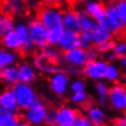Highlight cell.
<instances>
[{
	"mask_svg": "<svg viewBox=\"0 0 126 126\" xmlns=\"http://www.w3.org/2000/svg\"><path fill=\"white\" fill-rule=\"evenodd\" d=\"M74 125L75 126H95L93 124V122L87 116V114H78Z\"/></svg>",
	"mask_w": 126,
	"mask_h": 126,
	"instance_id": "836d02e7",
	"label": "cell"
},
{
	"mask_svg": "<svg viewBox=\"0 0 126 126\" xmlns=\"http://www.w3.org/2000/svg\"><path fill=\"white\" fill-rule=\"evenodd\" d=\"M87 51H88V57H89V60H94V59L99 58L100 53L98 52V50L96 49V47H92V48L88 49Z\"/></svg>",
	"mask_w": 126,
	"mask_h": 126,
	"instance_id": "ab89813d",
	"label": "cell"
},
{
	"mask_svg": "<svg viewBox=\"0 0 126 126\" xmlns=\"http://www.w3.org/2000/svg\"><path fill=\"white\" fill-rule=\"evenodd\" d=\"M0 122H1V126H17L18 122H19V119H18L17 114H13Z\"/></svg>",
	"mask_w": 126,
	"mask_h": 126,
	"instance_id": "8d00e7d4",
	"label": "cell"
},
{
	"mask_svg": "<svg viewBox=\"0 0 126 126\" xmlns=\"http://www.w3.org/2000/svg\"><path fill=\"white\" fill-rule=\"evenodd\" d=\"M0 1H3V0H0Z\"/></svg>",
	"mask_w": 126,
	"mask_h": 126,
	"instance_id": "816d5d0a",
	"label": "cell"
},
{
	"mask_svg": "<svg viewBox=\"0 0 126 126\" xmlns=\"http://www.w3.org/2000/svg\"><path fill=\"white\" fill-rule=\"evenodd\" d=\"M70 75L65 71L60 70L56 73L49 75L48 86L52 94L58 97H62L70 90Z\"/></svg>",
	"mask_w": 126,
	"mask_h": 126,
	"instance_id": "8992f818",
	"label": "cell"
},
{
	"mask_svg": "<svg viewBox=\"0 0 126 126\" xmlns=\"http://www.w3.org/2000/svg\"><path fill=\"white\" fill-rule=\"evenodd\" d=\"M76 47H79V34L72 31H64L62 39L58 44V48L62 52H65Z\"/></svg>",
	"mask_w": 126,
	"mask_h": 126,
	"instance_id": "5bb4252c",
	"label": "cell"
},
{
	"mask_svg": "<svg viewBox=\"0 0 126 126\" xmlns=\"http://www.w3.org/2000/svg\"><path fill=\"white\" fill-rule=\"evenodd\" d=\"M78 111L75 108L67 105H63L56 109L57 122L58 125H71L74 124L78 116Z\"/></svg>",
	"mask_w": 126,
	"mask_h": 126,
	"instance_id": "8fae6325",
	"label": "cell"
},
{
	"mask_svg": "<svg viewBox=\"0 0 126 126\" xmlns=\"http://www.w3.org/2000/svg\"><path fill=\"white\" fill-rule=\"evenodd\" d=\"M33 65L35 66V68L39 72H41L42 74L45 75H51L56 72L60 71L59 64L50 61L49 59H47L42 52L37 53L33 59Z\"/></svg>",
	"mask_w": 126,
	"mask_h": 126,
	"instance_id": "30bf717a",
	"label": "cell"
},
{
	"mask_svg": "<svg viewBox=\"0 0 126 126\" xmlns=\"http://www.w3.org/2000/svg\"><path fill=\"white\" fill-rule=\"evenodd\" d=\"M14 31L16 32L21 41H25L29 37V29H28V24L25 23H18L14 26Z\"/></svg>",
	"mask_w": 126,
	"mask_h": 126,
	"instance_id": "4dcf8cb0",
	"label": "cell"
},
{
	"mask_svg": "<svg viewBox=\"0 0 126 126\" xmlns=\"http://www.w3.org/2000/svg\"><path fill=\"white\" fill-rule=\"evenodd\" d=\"M124 115H125V118H126V112H125V113H124Z\"/></svg>",
	"mask_w": 126,
	"mask_h": 126,
	"instance_id": "681fc988",
	"label": "cell"
},
{
	"mask_svg": "<svg viewBox=\"0 0 126 126\" xmlns=\"http://www.w3.org/2000/svg\"><path fill=\"white\" fill-rule=\"evenodd\" d=\"M0 126H1V122H0Z\"/></svg>",
	"mask_w": 126,
	"mask_h": 126,
	"instance_id": "f907efd6",
	"label": "cell"
},
{
	"mask_svg": "<svg viewBox=\"0 0 126 126\" xmlns=\"http://www.w3.org/2000/svg\"><path fill=\"white\" fill-rule=\"evenodd\" d=\"M57 126H75L74 124H71V125H57Z\"/></svg>",
	"mask_w": 126,
	"mask_h": 126,
	"instance_id": "bcb514c9",
	"label": "cell"
},
{
	"mask_svg": "<svg viewBox=\"0 0 126 126\" xmlns=\"http://www.w3.org/2000/svg\"><path fill=\"white\" fill-rule=\"evenodd\" d=\"M18 66V78L20 82L32 83L36 79V68L33 63L30 62H21Z\"/></svg>",
	"mask_w": 126,
	"mask_h": 126,
	"instance_id": "7c38bea8",
	"label": "cell"
},
{
	"mask_svg": "<svg viewBox=\"0 0 126 126\" xmlns=\"http://www.w3.org/2000/svg\"><path fill=\"white\" fill-rule=\"evenodd\" d=\"M107 59H108L109 61H114V60H116L118 58H116V57L113 55L112 52H110V53H108V55H107Z\"/></svg>",
	"mask_w": 126,
	"mask_h": 126,
	"instance_id": "f6af8a7d",
	"label": "cell"
},
{
	"mask_svg": "<svg viewBox=\"0 0 126 126\" xmlns=\"http://www.w3.org/2000/svg\"><path fill=\"white\" fill-rule=\"evenodd\" d=\"M113 44H114V42L110 41V42H107V43L100 44V45L95 46V47H96V49L98 50V52L100 53V55H105V56H107L108 53H110V52L112 51Z\"/></svg>",
	"mask_w": 126,
	"mask_h": 126,
	"instance_id": "e575fe53",
	"label": "cell"
},
{
	"mask_svg": "<svg viewBox=\"0 0 126 126\" xmlns=\"http://www.w3.org/2000/svg\"><path fill=\"white\" fill-rule=\"evenodd\" d=\"M89 57H88V51L80 47L68 50V51L63 52L62 56V62L66 65L67 67H75V68H81L87 65L89 62Z\"/></svg>",
	"mask_w": 126,
	"mask_h": 126,
	"instance_id": "52a82bcc",
	"label": "cell"
},
{
	"mask_svg": "<svg viewBox=\"0 0 126 126\" xmlns=\"http://www.w3.org/2000/svg\"><path fill=\"white\" fill-rule=\"evenodd\" d=\"M0 81L7 87H13L15 83H17L19 81L17 65H10L0 71Z\"/></svg>",
	"mask_w": 126,
	"mask_h": 126,
	"instance_id": "2e32d148",
	"label": "cell"
},
{
	"mask_svg": "<svg viewBox=\"0 0 126 126\" xmlns=\"http://www.w3.org/2000/svg\"><path fill=\"white\" fill-rule=\"evenodd\" d=\"M111 52L118 59L123 57L126 53V42H124V41H118V42H114Z\"/></svg>",
	"mask_w": 126,
	"mask_h": 126,
	"instance_id": "1f68e13d",
	"label": "cell"
},
{
	"mask_svg": "<svg viewBox=\"0 0 126 126\" xmlns=\"http://www.w3.org/2000/svg\"><path fill=\"white\" fill-rule=\"evenodd\" d=\"M108 104L110 108L119 113L126 112V87L114 82L109 88Z\"/></svg>",
	"mask_w": 126,
	"mask_h": 126,
	"instance_id": "5b68a950",
	"label": "cell"
},
{
	"mask_svg": "<svg viewBox=\"0 0 126 126\" xmlns=\"http://www.w3.org/2000/svg\"><path fill=\"white\" fill-rule=\"evenodd\" d=\"M116 10H118L120 20L123 24V26L126 28V0H118Z\"/></svg>",
	"mask_w": 126,
	"mask_h": 126,
	"instance_id": "d6a6232c",
	"label": "cell"
},
{
	"mask_svg": "<svg viewBox=\"0 0 126 126\" xmlns=\"http://www.w3.org/2000/svg\"><path fill=\"white\" fill-rule=\"evenodd\" d=\"M49 108L44 102L39 99L28 109L24 110L23 118L31 126H43L45 124Z\"/></svg>",
	"mask_w": 126,
	"mask_h": 126,
	"instance_id": "7a4b0ae2",
	"label": "cell"
},
{
	"mask_svg": "<svg viewBox=\"0 0 126 126\" xmlns=\"http://www.w3.org/2000/svg\"><path fill=\"white\" fill-rule=\"evenodd\" d=\"M99 126H107V125H105V124H104V125H99Z\"/></svg>",
	"mask_w": 126,
	"mask_h": 126,
	"instance_id": "c3c4849f",
	"label": "cell"
},
{
	"mask_svg": "<svg viewBox=\"0 0 126 126\" xmlns=\"http://www.w3.org/2000/svg\"><path fill=\"white\" fill-rule=\"evenodd\" d=\"M12 88H13L15 92L17 103L20 110L28 109L29 107H31L34 103H36L40 99L36 91L31 86V83H25V82L18 81Z\"/></svg>",
	"mask_w": 126,
	"mask_h": 126,
	"instance_id": "6da1fadb",
	"label": "cell"
},
{
	"mask_svg": "<svg viewBox=\"0 0 126 126\" xmlns=\"http://www.w3.org/2000/svg\"><path fill=\"white\" fill-rule=\"evenodd\" d=\"M18 56L16 52L0 46V71L3 70L4 67L10 66V65L16 64Z\"/></svg>",
	"mask_w": 126,
	"mask_h": 126,
	"instance_id": "ffe728a7",
	"label": "cell"
},
{
	"mask_svg": "<svg viewBox=\"0 0 126 126\" xmlns=\"http://www.w3.org/2000/svg\"><path fill=\"white\" fill-rule=\"evenodd\" d=\"M17 126H31V125L27 121H25V120H19V122H18Z\"/></svg>",
	"mask_w": 126,
	"mask_h": 126,
	"instance_id": "ee69618b",
	"label": "cell"
},
{
	"mask_svg": "<svg viewBox=\"0 0 126 126\" xmlns=\"http://www.w3.org/2000/svg\"><path fill=\"white\" fill-rule=\"evenodd\" d=\"M13 114H16V113L12 112V111H10V110H8V109H5V108H3V107L0 106V121H2V120L7 119V118H9V116H11Z\"/></svg>",
	"mask_w": 126,
	"mask_h": 126,
	"instance_id": "f35d334b",
	"label": "cell"
},
{
	"mask_svg": "<svg viewBox=\"0 0 126 126\" xmlns=\"http://www.w3.org/2000/svg\"><path fill=\"white\" fill-rule=\"evenodd\" d=\"M14 26L15 24H14L13 17L10 16V15L0 13V37L13 30Z\"/></svg>",
	"mask_w": 126,
	"mask_h": 126,
	"instance_id": "cb8c5ba5",
	"label": "cell"
},
{
	"mask_svg": "<svg viewBox=\"0 0 126 126\" xmlns=\"http://www.w3.org/2000/svg\"><path fill=\"white\" fill-rule=\"evenodd\" d=\"M79 47L83 49H90L94 46L92 31H80L79 33Z\"/></svg>",
	"mask_w": 126,
	"mask_h": 126,
	"instance_id": "d4e9b609",
	"label": "cell"
},
{
	"mask_svg": "<svg viewBox=\"0 0 126 126\" xmlns=\"http://www.w3.org/2000/svg\"><path fill=\"white\" fill-rule=\"evenodd\" d=\"M21 43H23V41H21L19 35L14 31V29L9 33L4 34L3 36H1V46L7 49L13 50V51H17L20 49Z\"/></svg>",
	"mask_w": 126,
	"mask_h": 126,
	"instance_id": "ac0fdd59",
	"label": "cell"
},
{
	"mask_svg": "<svg viewBox=\"0 0 126 126\" xmlns=\"http://www.w3.org/2000/svg\"><path fill=\"white\" fill-rule=\"evenodd\" d=\"M89 99V95L86 91L82 92H73L71 95V102L77 106H83Z\"/></svg>",
	"mask_w": 126,
	"mask_h": 126,
	"instance_id": "83f0119b",
	"label": "cell"
},
{
	"mask_svg": "<svg viewBox=\"0 0 126 126\" xmlns=\"http://www.w3.org/2000/svg\"><path fill=\"white\" fill-rule=\"evenodd\" d=\"M119 79H120V70H119V67L116 66L114 63H109L108 66H107L105 80L109 81V82L114 83Z\"/></svg>",
	"mask_w": 126,
	"mask_h": 126,
	"instance_id": "4316f807",
	"label": "cell"
},
{
	"mask_svg": "<svg viewBox=\"0 0 126 126\" xmlns=\"http://www.w3.org/2000/svg\"><path fill=\"white\" fill-rule=\"evenodd\" d=\"M35 49H37L36 46H35V44L33 43V41L31 40L30 36H29L27 40L23 41L19 51H21L24 55H31V53H32Z\"/></svg>",
	"mask_w": 126,
	"mask_h": 126,
	"instance_id": "f546056e",
	"label": "cell"
},
{
	"mask_svg": "<svg viewBox=\"0 0 126 126\" xmlns=\"http://www.w3.org/2000/svg\"><path fill=\"white\" fill-rule=\"evenodd\" d=\"M46 126H57L58 122H57V115H56V110L49 109L48 114H47L46 121H45Z\"/></svg>",
	"mask_w": 126,
	"mask_h": 126,
	"instance_id": "d590c367",
	"label": "cell"
},
{
	"mask_svg": "<svg viewBox=\"0 0 126 126\" xmlns=\"http://www.w3.org/2000/svg\"><path fill=\"white\" fill-rule=\"evenodd\" d=\"M109 84L106 83L104 80L96 81L94 86V91L97 100L99 102L100 105H106L108 103V95H109Z\"/></svg>",
	"mask_w": 126,
	"mask_h": 126,
	"instance_id": "44dd1931",
	"label": "cell"
},
{
	"mask_svg": "<svg viewBox=\"0 0 126 126\" xmlns=\"http://www.w3.org/2000/svg\"><path fill=\"white\" fill-rule=\"evenodd\" d=\"M92 33H93L94 46H98L100 44H104V43L112 41L113 34L110 33L109 31H107L106 29H104L103 27H100L99 25L92 31Z\"/></svg>",
	"mask_w": 126,
	"mask_h": 126,
	"instance_id": "7402d4cb",
	"label": "cell"
},
{
	"mask_svg": "<svg viewBox=\"0 0 126 126\" xmlns=\"http://www.w3.org/2000/svg\"><path fill=\"white\" fill-rule=\"evenodd\" d=\"M0 46H1V37H0Z\"/></svg>",
	"mask_w": 126,
	"mask_h": 126,
	"instance_id": "7dc6e473",
	"label": "cell"
},
{
	"mask_svg": "<svg viewBox=\"0 0 126 126\" xmlns=\"http://www.w3.org/2000/svg\"><path fill=\"white\" fill-rule=\"evenodd\" d=\"M63 28L65 31H72V32H80L79 20L77 16V11L74 9H68V10L63 12Z\"/></svg>",
	"mask_w": 126,
	"mask_h": 126,
	"instance_id": "4fadbf2b",
	"label": "cell"
},
{
	"mask_svg": "<svg viewBox=\"0 0 126 126\" xmlns=\"http://www.w3.org/2000/svg\"><path fill=\"white\" fill-rule=\"evenodd\" d=\"M64 28L60 27V28H55V29L48 30V45L50 46H58V44L60 43L63 33H64Z\"/></svg>",
	"mask_w": 126,
	"mask_h": 126,
	"instance_id": "484cf974",
	"label": "cell"
},
{
	"mask_svg": "<svg viewBox=\"0 0 126 126\" xmlns=\"http://www.w3.org/2000/svg\"><path fill=\"white\" fill-rule=\"evenodd\" d=\"M36 17L45 25L48 30L63 27V12L60 9L41 7L36 9Z\"/></svg>",
	"mask_w": 126,
	"mask_h": 126,
	"instance_id": "3957f363",
	"label": "cell"
},
{
	"mask_svg": "<svg viewBox=\"0 0 126 126\" xmlns=\"http://www.w3.org/2000/svg\"><path fill=\"white\" fill-rule=\"evenodd\" d=\"M84 10H86L88 13L94 18V19L98 21V23L106 17L105 1H102V0L88 2V3L86 4V7H84Z\"/></svg>",
	"mask_w": 126,
	"mask_h": 126,
	"instance_id": "9a60e30c",
	"label": "cell"
},
{
	"mask_svg": "<svg viewBox=\"0 0 126 126\" xmlns=\"http://www.w3.org/2000/svg\"><path fill=\"white\" fill-rule=\"evenodd\" d=\"M83 1H86V0H66V2L70 5H72V7H74V5L77 3H81V2H83Z\"/></svg>",
	"mask_w": 126,
	"mask_h": 126,
	"instance_id": "b9f144b4",
	"label": "cell"
},
{
	"mask_svg": "<svg viewBox=\"0 0 126 126\" xmlns=\"http://www.w3.org/2000/svg\"><path fill=\"white\" fill-rule=\"evenodd\" d=\"M41 52H42L47 59H49L50 61L55 62L57 64H60V63L62 62L63 52L58 48V46L47 45L46 47H44V48L41 50Z\"/></svg>",
	"mask_w": 126,
	"mask_h": 126,
	"instance_id": "603a6c76",
	"label": "cell"
},
{
	"mask_svg": "<svg viewBox=\"0 0 126 126\" xmlns=\"http://www.w3.org/2000/svg\"><path fill=\"white\" fill-rule=\"evenodd\" d=\"M42 4L47 8H56L59 9L60 7V0H41Z\"/></svg>",
	"mask_w": 126,
	"mask_h": 126,
	"instance_id": "74e56055",
	"label": "cell"
},
{
	"mask_svg": "<svg viewBox=\"0 0 126 126\" xmlns=\"http://www.w3.org/2000/svg\"><path fill=\"white\" fill-rule=\"evenodd\" d=\"M0 106L16 114L19 112L20 108L18 106L16 95L12 87L5 88L2 91H0Z\"/></svg>",
	"mask_w": 126,
	"mask_h": 126,
	"instance_id": "9c48e42d",
	"label": "cell"
},
{
	"mask_svg": "<svg viewBox=\"0 0 126 126\" xmlns=\"http://www.w3.org/2000/svg\"><path fill=\"white\" fill-rule=\"evenodd\" d=\"M28 29L30 39L33 41L37 49L42 50L48 45V29L37 17L29 20Z\"/></svg>",
	"mask_w": 126,
	"mask_h": 126,
	"instance_id": "277c9868",
	"label": "cell"
},
{
	"mask_svg": "<svg viewBox=\"0 0 126 126\" xmlns=\"http://www.w3.org/2000/svg\"><path fill=\"white\" fill-rule=\"evenodd\" d=\"M77 16L79 20L80 31H93L98 26V21L95 20L86 10L77 11Z\"/></svg>",
	"mask_w": 126,
	"mask_h": 126,
	"instance_id": "d6986e66",
	"label": "cell"
},
{
	"mask_svg": "<svg viewBox=\"0 0 126 126\" xmlns=\"http://www.w3.org/2000/svg\"><path fill=\"white\" fill-rule=\"evenodd\" d=\"M108 64V61L105 59L97 58L94 60H90L83 67V75L93 81L105 80Z\"/></svg>",
	"mask_w": 126,
	"mask_h": 126,
	"instance_id": "ba28073f",
	"label": "cell"
},
{
	"mask_svg": "<svg viewBox=\"0 0 126 126\" xmlns=\"http://www.w3.org/2000/svg\"><path fill=\"white\" fill-rule=\"evenodd\" d=\"M70 90L71 92H82V91L87 90V83L83 79H81L79 77L74 78L73 80H71L70 82Z\"/></svg>",
	"mask_w": 126,
	"mask_h": 126,
	"instance_id": "f1b7e54d",
	"label": "cell"
},
{
	"mask_svg": "<svg viewBox=\"0 0 126 126\" xmlns=\"http://www.w3.org/2000/svg\"><path fill=\"white\" fill-rule=\"evenodd\" d=\"M120 63H121V66L124 68V70H126V53L120 58Z\"/></svg>",
	"mask_w": 126,
	"mask_h": 126,
	"instance_id": "7bdbcfd3",
	"label": "cell"
},
{
	"mask_svg": "<svg viewBox=\"0 0 126 126\" xmlns=\"http://www.w3.org/2000/svg\"><path fill=\"white\" fill-rule=\"evenodd\" d=\"M112 126H126V118L125 115H122V116H119L114 120Z\"/></svg>",
	"mask_w": 126,
	"mask_h": 126,
	"instance_id": "60d3db41",
	"label": "cell"
},
{
	"mask_svg": "<svg viewBox=\"0 0 126 126\" xmlns=\"http://www.w3.org/2000/svg\"><path fill=\"white\" fill-rule=\"evenodd\" d=\"M86 114L95 126L104 125L107 121V114L102 107L96 105H91L87 108Z\"/></svg>",
	"mask_w": 126,
	"mask_h": 126,
	"instance_id": "e0dca14e",
	"label": "cell"
}]
</instances>
